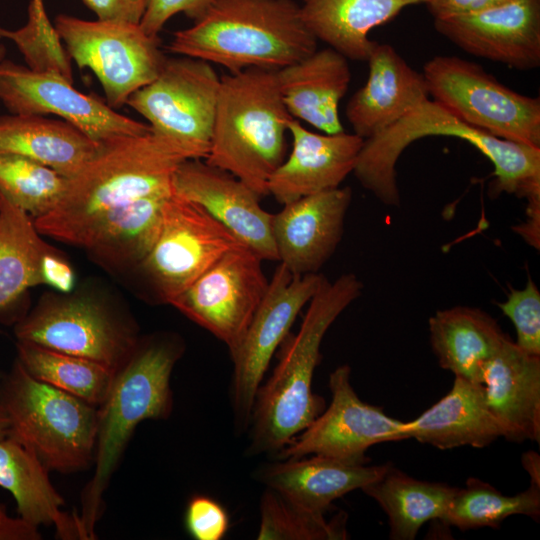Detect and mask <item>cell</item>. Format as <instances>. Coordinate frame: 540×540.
Wrapping results in <instances>:
<instances>
[{"mask_svg":"<svg viewBox=\"0 0 540 540\" xmlns=\"http://www.w3.org/2000/svg\"><path fill=\"white\" fill-rule=\"evenodd\" d=\"M14 333L17 341L87 358L118 369L136 347L135 323L92 296H46Z\"/></svg>","mask_w":540,"mask_h":540,"instance_id":"30bf717a","label":"cell"},{"mask_svg":"<svg viewBox=\"0 0 540 540\" xmlns=\"http://www.w3.org/2000/svg\"><path fill=\"white\" fill-rule=\"evenodd\" d=\"M17 360L35 379L100 406L115 370L87 358L53 350L35 343L17 341Z\"/></svg>","mask_w":540,"mask_h":540,"instance_id":"d6a6232c","label":"cell"},{"mask_svg":"<svg viewBox=\"0 0 540 540\" xmlns=\"http://www.w3.org/2000/svg\"><path fill=\"white\" fill-rule=\"evenodd\" d=\"M427 136L464 140L494 167L492 192L514 194L527 203L540 202V148L495 137L458 118L445 106L427 99L383 132L364 139L354 175L387 206L400 205L396 163L412 142Z\"/></svg>","mask_w":540,"mask_h":540,"instance_id":"5b68a950","label":"cell"},{"mask_svg":"<svg viewBox=\"0 0 540 540\" xmlns=\"http://www.w3.org/2000/svg\"><path fill=\"white\" fill-rule=\"evenodd\" d=\"M346 514L331 520L302 508L265 487L260 499L258 540H333L346 539Z\"/></svg>","mask_w":540,"mask_h":540,"instance_id":"d590c367","label":"cell"},{"mask_svg":"<svg viewBox=\"0 0 540 540\" xmlns=\"http://www.w3.org/2000/svg\"><path fill=\"white\" fill-rule=\"evenodd\" d=\"M171 194L146 196L109 211L80 246L110 267H138L158 238L163 206Z\"/></svg>","mask_w":540,"mask_h":540,"instance_id":"f546056e","label":"cell"},{"mask_svg":"<svg viewBox=\"0 0 540 540\" xmlns=\"http://www.w3.org/2000/svg\"><path fill=\"white\" fill-rule=\"evenodd\" d=\"M429 95L458 118L495 137L540 148V100L520 94L475 62L435 56L422 72Z\"/></svg>","mask_w":540,"mask_h":540,"instance_id":"ba28073f","label":"cell"},{"mask_svg":"<svg viewBox=\"0 0 540 540\" xmlns=\"http://www.w3.org/2000/svg\"><path fill=\"white\" fill-rule=\"evenodd\" d=\"M362 290L361 280L345 273L333 282L325 278L311 298L298 332L282 342L278 364L257 390L247 429V456H276L324 411V399L312 389L322 340Z\"/></svg>","mask_w":540,"mask_h":540,"instance_id":"7a4b0ae2","label":"cell"},{"mask_svg":"<svg viewBox=\"0 0 540 540\" xmlns=\"http://www.w3.org/2000/svg\"><path fill=\"white\" fill-rule=\"evenodd\" d=\"M514 0H429L426 6L435 18L481 12Z\"/></svg>","mask_w":540,"mask_h":540,"instance_id":"7bdbcfd3","label":"cell"},{"mask_svg":"<svg viewBox=\"0 0 540 540\" xmlns=\"http://www.w3.org/2000/svg\"><path fill=\"white\" fill-rule=\"evenodd\" d=\"M5 53H6V49L4 45L0 44V61L4 59Z\"/></svg>","mask_w":540,"mask_h":540,"instance_id":"7dc6e473","label":"cell"},{"mask_svg":"<svg viewBox=\"0 0 540 540\" xmlns=\"http://www.w3.org/2000/svg\"><path fill=\"white\" fill-rule=\"evenodd\" d=\"M430 344L441 368L482 384L484 365L506 334L485 311L468 306L438 310L429 318Z\"/></svg>","mask_w":540,"mask_h":540,"instance_id":"484cf974","label":"cell"},{"mask_svg":"<svg viewBox=\"0 0 540 540\" xmlns=\"http://www.w3.org/2000/svg\"><path fill=\"white\" fill-rule=\"evenodd\" d=\"M239 244L202 207L172 192L163 206L158 238L138 268L157 299L170 304Z\"/></svg>","mask_w":540,"mask_h":540,"instance_id":"4fadbf2b","label":"cell"},{"mask_svg":"<svg viewBox=\"0 0 540 540\" xmlns=\"http://www.w3.org/2000/svg\"><path fill=\"white\" fill-rule=\"evenodd\" d=\"M522 464L531 477V484L540 487V459L535 452L529 451L523 454Z\"/></svg>","mask_w":540,"mask_h":540,"instance_id":"f6af8a7d","label":"cell"},{"mask_svg":"<svg viewBox=\"0 0 540 540\" xmlns=\"http://www.w3.org/2000/svg\"><path fill=\"white\" fill-rule=\"evenodd\" d=\"M369 73L346 106L353 133L371 138L429 99L422 73L414 70L389 44L376 43L368 59Z\"/></svg>","mask_w":540,"mask_h":540,"instance_id":"44dd1931","label":"cell"},{"mask_svg":"<svg viewBox=\"0 0 540 540\" xmlns=\"http://www.w3.org/2000/svg\"><path fill=\"white\" fill-rule=\"evenodd\" d=\"M361 490L388 516L390 539L413 540L426 522L442 520L457 487L418 480L391 465Z\"/></svg>","mask_w":540,"mask_h":540,"instance_id":"4dcf8cb0","label":"cell"},{"mask_svg":"<svg viewBox=\"0 0 540 540\" xmlns=\"http://www.w3.org/2000/svg\"><path fill=\"white\" fill-rule=\"evenodd\" d=\"M274 460L255 470V480L319 514H326L336 499L380 479L392 465L352 463L320 455Z\"/></svg>","mask_w":540,"mask_h":540,"instance_id":"603a6c76","label":"cell"},{"mask_svg":"<svg viewBox=\"0 0 540 540\" xmlns=\"http://www.w3.org/2000/svg\"><path fill=\"white\" fill-rule=\"evenodd\" d=\"M0 487L16 501L18 516L38 527L54 525L60 539H79L76 513L61 508L64 499L52 485L49 470L26 447L12 439H0Z\"/></svg>","mask_w":540,"mask_h":540,"instance_id":"83f0119b","label":"cell"},{"mask_svg":"<svg viewBox=\"0 0 540 540\" xmlns=\"http://www.w3.org/2000/svg\"><path fill=\"white\" fill-rule=\"evenodd\" d=\"M99 144L64 120L42 115H0V153L28 157L65 178L75 175Z\"/></svg>","mask_w":540,"mask_h":540,"instance_id":"f1b7e54d","label":"cell"},{"mask_svg":"<svg viewBox=\"0 0 540 540\" xmlns=\"http://www.w3.org/2000/svg\"><path fill=\"white\" fill-rule=\"evenodd\" d=\"M184 526L195 540H221L230 527L226 508L216 499L204 494H195L187 502Z\"/></svg>","mask_w":540,"mask_h":540,"instance_id":"f35d334b","label":"cell"},{"mask_svg":"<svg viewBox=\"0 0 540 540\" xmlns=\"http://www.w3.org/2000/svg\"><path fill=\"white\" fill-rule=\"evenodd\" d=\"M277 70L248 68L220 77L211 145L204 159L250 187L260 198L286 157L293 118L280 92Z\"/></svg>","mask_w":540,"mask_h":540,"instance_id":"8992f818","label":"cell"},{"mask_svg":"<svg viewBox=\"0 0 540 540\" xmlns=\"http://www.w3.org/2000/svg\"><path fill=\"white\" fill-rule=\"evenodd\" d=\"M407 438L441 450L484 448L502 437L483 384L455 376L451 390L416 419L405 422Z\"/></svg>","mask_w":540,"mask_h":540,"instance_id":"d4e9b609","label":"cell"},{"mask_svg":"<svg viewBox=\"0 0 540 540\" xmlns=\"http://www.w3.org/2000/svg\"><path fill=\"white\" fill-rule=\"evenodd\" d=\"M8 437L49 470L75 473L93 466L98 407L32 377L16 359L0 377Z\"/></svg>","mask_w":540,"mask_h":540,"instance_id":"52a82bcc","label":"cell"},{"mask_svg":"<svg viewBox=\"0 0 540 540\" xmlns=\"http://www.w3.org/2000/svg\"><path fill=\"white\" fill-rule=\"evenodd\" d=\"M42 535L35 527L22 518L8 514L6 506L0 503V540H40Z\"/></svg>","mask_w":540,"mask_h":540,"instance_id":"ee69618b","label":"cell"},{"mask_svg":"<svg viewBox=\"0 0 540 540\" xmlns=\"http://www.w3.org/2000/svg\"><path fill=\"white\" fill-rule=\"evenodd\" d=\"M351 368L337 367L329 376L331 402L324 411L273 459L320 455L352 463H368L373 445L406 440L405 422L381 407L362 401L351 384Z\"/></svg>","mask_w":540,"mask_h":540,"instance_id":"9a60e30c","label":"cell"},{"mask_svg":"<svg viewBox=\"0 0 540 540\" xmlns=\"http://www.w3.org/2000/svg\"><path fill=\"white\" fill-rule=\"evenodd\" d=\"M66 178L55 170L28 157L0 153V195L39 218L60 200Z\"/></svg>","mask_w":540,"mask_h":540,"instance_id":"e575fe53","label":"cell"},{"mask_svg":"<svg viewBox=\"0 0 540 540\" xmlns=\"http://www.w3.org/2000/svg\"><path fill=\"white\" fill-rule=\"evenodd\" d=\"M497 306L513 323L517 346L540 356V291L531 277L522 289L509 287L506 300Z\"/></svg>","mask_w":540,"mask_h":540,"instance_id":"74e56055","label":"cell"},{"mask_svg":"<svg viewBox=\"0 0 540 540\" xmlns=\"http://www.w3.org/2000/svg\"><path fill=\"white\" fill-rule=\"evenodd\" d=\"M512 515L540 518V487L531 484L516 495H504L480 479L469 478L458 488L441 522L461 531L491 527L497 529Z\"/></svg>","mask_w":540,"mask_h":540,"instance_id":"836d02e7","label":"cell"},{"mask_svg":"<svg viewBox=\"0 0 540 540\" xmlns=\"http://www.w3.org/2000/svg\"><path fill=\"white\" fill-rule=\"evenodd\" d=\"M434 27L474 56L519 70L540 65V0H514L477 13L435 18Z\"/></svg>","mask_w":540,"mask_h":540,"instance_id":"ac0fdd59","label":"cell"},{"mask_svg":"<svg viewBox=\"0 0 540 540\" xmlns=\"http://www.w3.org/2000/svg\"><path fill=\"white\" fill-rule=\"evenodd\" d=\"M263 259L243 244L226 252L171 303L232 353L264 297Z\"/></svg>","mask_w":540,"mask_h":540,"instance_id":"5bb4252c","label":"cell"},{"mask_svg":"<svg viewBox=\"0 0 540 540\" xmlns=\"http://www.w3.org/2000/svg\"><path fill=\"white\" fill-rule=\"evenodd\" d=\"M0 101L10 114L59 116L95 142L144 134V124L118 113L94 94H84L65 78L0 61Z\"/></svg>","mask_w":540,"mask_h":540,"instance_id":"2e32d148","label":"cell"},{"mask_svg":"<svg viewBox=\"0 0 540 540\" xmlns=\"http://www.w3.org/2000/svg\"><path fill=\"white\" fill-rule=\"evenodd\" d=\"M0 37L16 45L28 68L57 74L73 83L71 58L47 15L44 0H30L27 23L16 30L0 26Z\"/></svg>","mask_w":540,"mask_h":540,"instance_id":"8d00e7d4","label":"cell"},{"mask_svg":"<svg viewBox=\"0 0 540 540\" xmlns=\"http://www.w3.org/2000/svg\"><path fill=\"white\" fill-rule=\"evenodd\" d=\"M220 77L209 62L166 58L157 77L135 91L126 105L151 130L188 148L194 159L209 153Z\"/></svg>","mask_w":540,"mask_h":540,"instance_id":"8fae6325","label":"cell"},{"mask_svg":"<svg viewBox=\"0 0 540 540\" xmlns=\"http://www.w3.org/2000/svg\"><path fill=\"white\" fill-rule=\"evenodd\" d=\"M351 201V188L338 187L299 198L272 214L278 262L293 275L319 273L342 239Z\"/></svg>","mask_w":540,"mask_h":540,"instance_id":"d6986e66","label":"cell"},{"mask_svg":"<svg viewBox=\"0 0 540 540\" xmlns=\"http://www.w3.org/2000/svg\"><path fill=\"white\" fill-rule=\"evenodd\" d=\"M292 148L267 183L268 195L282 205L340 187L353 173L364 139L345 131L315 133L299 120L288 123Z\"/></svg>","mask_w":540,"mask_h":540,"instance_id":"ffe728a7","label":"cell"},{"mask_svg":"<svg viewBox=\"0 0 540 540\" xmlns=\"http://www.w3.org/2000/svg\"><path fill=\"white\" fill-rule=\"evenodd\" d=\"M173 194L202 207L243 245L263 260L278 261L272 231V214L260 197L231 173L202 159L182 162L172 177Z\"/></svg>","mask_w":540,"mask_h":540,"instance_id":"e0dca14e","label":"cell"},{"mask_svg":"<svg viewBox=\"0 0 540 540\" xmlns=\"http://www.w3.org/2000/svg\"><path fill=\"white\" fill-rule=\"evenodd\" d=\"M40 235L32 218L0 195V313L43 284L41 262L53 248Z\"/></svg>","mask_w":540,"mask_h":540,"instance_id":"1f68e13d","label":"cell"},{"mask_svg":"<svg viewBox=\"0 0 540 540\" xmlns=\"http://www.w3.org/2000/svg\"><path fill=\"white\" fill-rule=\"evenodd\" d=\"M212 0H144V13L139 23L143 31L158 37L167 21L178 13H184L192 20L198 19Z\"/></svg>","mask_w":540,"mask_h":540,"instance_id":"ab89813d","label":"cell"},{"mask_svg":"<svg viewBox=\"0 0 540 540\" xmlns=\"http://www.w3.org/2000/svg\"><path fill=\"white\" fill-rule=\"evenodd\" d=\"M54 26L71 60L94 73L106 103L115 110L152 82L166 59L159 38L146 34L139 24L60 14Z\"/></svg>","mask_w":540,"mask_h":540,"instance_id":"9c48e42d","label":"cell"},{"mask_svg":"<svg viewBox=\"0 0 540 540\" xmlns=\"http://www.w3.org/2000/svg\"><path fill=\"white\" fill-rule=\"evenodd\" d=\"M184 145L150 130L102 141L96 153L72 177L45 215L33 220L41 235L80 246L109 211L137 199L172 192V177L185 160Z\"/></svg>","mask_w":540,"mask_h":540,"instance_id":"6da1fadb","label":"cell"},{"mask_svg":"<svg viewBox=\"0 0 540 540\" xmlns=\"http://www.w3.org/2000/svg\"><path fill=\"white\" fill-rule=\"evenodd\" d=\"M41 276L43 284L50 285L63 293H68L74 286L75 276L69 263L52 249L42 259Z\"/></svg>","mask_w":540,"mask_h":540,"instance_id":"b9f144b4","label":"cell"},{"mask_svg":"<svg viewBox=\"0 0 540 540\" xmlns=\"http://www.w3.org/2000/svg\"><path fill=\"white\" fill-rule=\"evenodd\" d=\"M8 432H9V420L0 399V439L7 437Z\"/></svg>","mask_w":540,"mask_h":540,"instance_id":"bcb514c9","label":"cell"},{"mask_svg":"<svg viewBox=\"0 0 540 540\" xmlns=\"http://www.w3.org/2000/svg\"><path fill=\"white\" fill-rule=\"evenodd\" d=\"M429 0H302L307 28L347 59L367 61L377 42L369 32L393 19L403 8Z\"/></svg>","mask_w":540,"mask_h":540,"instance_id":"4316f807","label":"cell"},{"mask_svg":"<svg viewBox=\"0 0 540 540\" xmlns=\"http://www.w3.org/2000/svg\"><path fill=\"white\" fill-rule=\"evenodd\" d=\"M183 352L178 335L154 334L139 339L115 370L110 389L98 406L93 475L82 491L77 513L79 539L96 538L104 493L136 427L145 420L170 417L174 405L171 374Z\"/></svg>","mask_w":540,"mask_h":540,"instance_id":"3957f363","label":"cell"},{"mask_svg":"<svg viewBox=\"0 0 540 540\" xmlns=\"http://www.w3.org/2000/svg\"><path fill=\"white\" fill-rule=\"evenodd\" d=\"M276 72L283 102L293 118L323 133L344 131L339 102L351 81L344 55L331 47L317 49Z\"/></svg>","mask_w":540,"mask_h":540,"instance_id":"cb8c5ba5","label":"cell"},{"mask_svg":"<svg viewBox=\"0 0 540 540\" xmlns=\"http://www.w3.org/2000/svg\"><path fill=\"white\" fill-rule=\"evenodd\" d=\"M324 280L321 273L293 275L280 263L274 271L239 345L230 353V399L238 434L247 432L257 390L274 353Z\"/></svg>","mask_w":540,"mask_h":540,"instance_id":"7c38bea8","label":"cell"},{"mask_svg":"<svg viewBox=\"0 0 540 540\" xmlns=\"http://www.w3.org/2000/svg\"><path fill=\"white\" fill-rule=\"evenodd\" d=\"M294 0H212L191 27L178 30L169 51L227 68L279 70L317 50Z\"/></svg>","mask_w":540,"mask_h":540,"instance_id":"277c9868","label":"cell"},{"mask_svg":"<svg viewBox=\"0 0 540 540\" xmlns=\"http://www.w3.org/2000/svg\"><path fill=\"white\" fill-rule=\"evenodd\" d=\"M99 20L139 24L144 0H81Z\"/></svg>","mask_w":540,"mask_h":540,"instance_id":"60d3db41","label":"cell"},{"mask_svg":"<svg viewBox=\"0 0 540 540\" xmlns=\"http://www.w3.org/2000/svg\"><path fill=\"white\" fill-rule=\"evenodd\" d=\"M487 405L512 442H540V356L522 350L508 336L484 365Z\"/></svg>","mask_w":540,"mask_h":540,"instance_id":"7402d4cb","label":"cell"}]
</instances>
